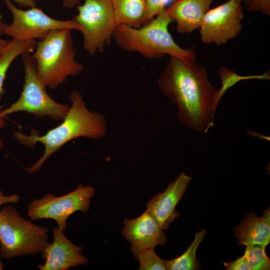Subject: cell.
I'll list each match as a JSON object with an SVG mask.
<instances>
[{
	"label": "cell",
	"instance_id": "6da1fadb",
	"mask_svg": "<svg viewBox=\"0 0 270 270\" xmlns=\"http://www.w3.org/2000/svg\"><path fill=\"white\" fill-rule=\"evenodd\" d=\"M158 82L162 94L176 105L178 120L186 127L206 133L214 126L216 106L224 94L211 84L204 67L170 56Z\"/></svg>",
	"mask_w": 270,
	"mask_h": 270
},
{
	"label": "cell",
	"instance_id": "7a4b0ae2",
	"mask_svg": "<svg viewBox=\"0 0 270 270\" xmlns=\"http://www.w3.org/2000/svg\"><path fill=\"white\" fill-rule=\"evenodd\" d=\"M72 105L62 122L40 136L32 132L30 136L20 131L14 136L21 144L34 147L37 142L44 146V153L40 160L26 169L28 174L38 172L46 160L69 141L78 137L99 140L107 133L106 120L104 115L87 108L82 94L73 90L70 94Z\"/></svg>",
	"mask_w": 270,
	"mask_h": 270
},
{
	"label": "cell",
	"instance_id": "3957f363",
	"mask_svg": "<svg viewBox=\"0 0 270 270\" xmlns=\"http://www.w3.org/2000/svg\"><path fill=\"white\" fill-rule=\"evenodd\" d=\"M172 22L165 7L152 20L139 28L118 26L113 38L120 49L138 52L150 60L168 54L188 63L195 62L196 56L192 50L180 47L170 33L168 26Z\"/></svg>",
	"mask_w": 270,
	"mask_h": 270
},
{
	"label": "cell",
	"instance_id": "277c9868",
	"mask_svg": "<svg viewBox=\"0 0 270 270\" xmlns=\"http://www.w3.org/2000/svg\"><path fill=\"white\" fill-rule=\"evenodd\" d=\"M72 30H52L37 42L32 56L38 76L46 88H56L68 76L79 75L84 70V66L76 60Z\"/></svg>",
	"mask_w": 270,
	"mask_h": 270
},
{
	"label": "cell",
	"instance_id": "5b68a950",
	"mask_svg": "<svg viewBox=\"0 0 270 270\" xmlns=\"http://www.w3.org/2000/svg\"><path fill=\"white\" fill-rule=\"evenodd\" d=\"M48 229L22 217L12 206L0 210V254L10 260L41 254L48 242Z\"/></svg>",
	"mask_w": 270,
	"mask_h": 270
},
{
	"label": "cell",
	"instance_id": "8992f818",
	"mask_svg": "<svg viewBox=\"0 0 270 270\" xmlns=\"http://www.w3.org/2000/svg\"><path fill=\"white\" fill-rule=\"evenodd\" d=\"M22 56L25 74L22 91L16 102L0 112V118L12 113L25 112L36 118L48 116L62 121L70 106L56 102L48 94L38 76L36 63L30 52Z\"/></svg>",
	"mask_w": 270,
	"mask_h": 270
},
{
	"label": "cell",
	"instance_id": "52a82bcc",
	"mask_svg": "<svg viewBox=\"0 0 270 270\" xmlns=\"http://www.w3.org/2000/svg\"><path fill=\"white\" fill-rule=\"evenodd\" d=\"M74 19L82 34L84 50L90 56L110 45L118 26L110 0H84Z\"/></svg>",
	"mask_w": 270,
	"mask_h": 270
},
{
	"label": "cell",
	"instance_id": "ba28073f",
	"mask_svg": "<svg viewBox=\"0 0 270 270\" xmlns=\"http://www.w3.org/2000/svg\"><path fill=\"white\" fill-rule=\"evenodd\" d=\"M94 192L93 186L80 184L74 190L64 196L46 194L30 202L28 216L34 220L52 219L56 222L58 227L64 232L68 227L66 220L72 214L78 211L84 214L88 212Z\"/></svg>",
	"mask_w": 270,
	"mask_h": 270
},
{
	"label": "cell",
	"instance_id": "9c48e42d",
	"mask_svg": "<svg viewBox=\"0 0 270 270\" xmlns=\"http://www.w3.org/2000/svg\"><path fill=\"white\" fill-rule=\"evenodd\" d=\"M5 2L13 18L10 24H6L4 34L13 39L41 40L55 29L70 28L80 31V28L73 18L60 20L48 16L36 6L24 10L18 8L10 1Z\"/></svg>",
	"mask_w": 270,
	"mask_h": 270
},
{
	"label": "cell",
	"instance_id": "30bf717a",
	"mask_svg": "<svg viewBox=\"0 0 270 270\" xmlns=\"http://www.w3.org/2000/svg\"><path fill=\"white\" fill-rule=\"evenodd\" d=\"M242 2V0H229L210 9L199 28L201 40L204 44L221 46L236 38L243 28Z\"/></svg>",
	"mask_w": 270,
	"mask_h": 270
},
{
	"label": "cell",
	"instance_id": "8fae6325",
	"mask_svg": "<svg viewBox=\"0 0 270 270\" xmlns=\"http://www.w3.org/2000/svg\"><path fill=\"white\" fill-rule=\"evenodd\" d=\"M53 241L48 242L41 252L45 260L39 264L41 270H66L78 265H86L88 258L82 254L84 248L76 245L65 236L58 226L52 228Z\"/></svg>",
	"mask_w": 270,
	"mask_h": 270
},
{
	"label": "cell",
	"instance_id": "7c38bea8",
	"mask_svg": "<svg viewBox=\"0 0 270 270\" xmlns=\"http://www.w3.org/2000/svg\"><path fill=\"white\" fill-rule=\"evenodd\" d=\"M192 179L182 172L170 183L164 192L157 194L147 202L146 210L162 230L168 229L175 218L180 216L176 206Z\"/></svg>",
	"mask_w": 270,
	"mask_h": 270
},
{
	"label": "cell",
	"instance_id": "4fadbf2b",
	"mask_svg": "<svg viewBox=\"0 0 270 270\" xmlns=\"http://www.w3.org/2000/svg\"><path fill=\"white\" fill-rule=\"evenodd\" d=\"M123 224L122 234L130 243L134 254L164 245L167 240L166 233L146 210L134 219L126 218Z\"/></svg>",
	"mask_w": 270,
	"mask_h": 270
},
{
	"label": "cell",
	"instance_id": "5bb4252c",
	"mask_svg": "<svg viewBox=\"0 0 270 270\" xmlns=\"http://www.w3.org/2000/svg\"><path fill=\"white\" fill-rule=\"evenodd\" d=\"M214 0H177L166 8L176 22V31L189 34L199 29L201 22L210 10Z\"/></svg>",
	"mask_w": 270,
	"mask_h": 270
},
{
	"label": "cell",
	"instance_id": "9a60e30c",
	"mask_svg": "<svg viewBox=\"0 0 270 270\" xmlns=\"http://www.w3.org/2000/svg\"><path fill=\"white\" fill-rule=\"evenodd\" d=\"M233 230L240 245L266 246L270 242V208L264 212L261 217H258L254 212L245 216Z\"/></svg>",
	"mask_w": 270,
	"mask_h": 270
},
{
	"label": "cell",
	"instance_id": "2e32d148",
	"mask_svg": "<svg viewBox=\"0 0 270 270\" xmlns=\"http://www.w3.org/2000/svg\"><path fill=\"white\" fill-rule=\"evenodd\" d=\"M118 26L139 28L146 24L145 0H110Z\"/></svg>",
	"mask_w": 270,
	"mask_h": 270
},
{
	"label": "cell",
	"instance_id": "e0dca14e",
	"mask_svg": "<svg viewBox=\"0 0 270 270\" xmlns=\"http://www.w3.org/2000/svg\"><path fill=\"white\" fill-rule=\"evenodd\" d=\"M37 44L35 39L18 40L13 39L8 41L7 44L0 52V100L1 96L4 92L3 88L4 80L8 68L17 56L26 52L34 51ZM4 106L0 104V112Z\"/></svg>",
	"mask_w": 270,
	"mask_h": 270
},
{
	"label": "cell",
	"instance_id": "ac0fdd59",
	"mask_svg": "<svg viewBox=\"0 0 270 270\" xmlns=\"http://www.w3.org/2000/svg\"><path fill=\"white\" fill-rule=\"evenodd\" d=\"M206 234V230L204 229L197 232L195 234L194 241L181 256L173 260H165L166 270H199L200 265L196 258V252Z\"/></svg>",
	"mask_w": 270,
	"mask_h": 270
},
{
	"label": "cell",
	"instance_id": "d6986e66",
	"mask_svg": "<svg viewBox=\"0 0 270 270\" xmlns=\"http://www.w3.org/2000/svg\"><path fill=\"white\" fill-rule=\"evenodd\" d=\"M266 246L261 245H248L244 254L251 270H269L270 260L267 256Z\"/></svg>",
	"mask_w": 270,
	"mask_h": 270
},
{
	"label": "cell",
	"instance_id": "ffe728a7",
	"mask_svg": "<svg viewBox=\"0 0 270 270\" xmlns=\"http://www.w3.org/2000/svg\"><path fill=\"white\" fill-rule=\"evenodd\" d=\"M134 254L139 262V270H166L165 260L156 254L153 248L144 249Z\"/></svg>",
	"mask_w": 270,
	"mask_h": 270
},
{
	"label": "cell",
	"instance_id": "44dd1931",
	"mask_svg": "<svg viewBox=\"0 0 270 270\" xmlns=\"http://www.w3.org/2000/svg\"><path fill=\"white\" fill-rule=\"evenodd\" d=\"M248 10L270 15V0H242Z\"/></svg>",
	"mask_w": 270,
	"mask_h": 270
},
{
	"label": "cell",
	"instance_id": "7402d4cb",
	"mask_svg": "<svg viewBox=\"0 0 270 270\" xmlns=\"http://www.w3.org/2000/svg\"><path fill=\"white\" fill-rule=\"evenodd\" d=\"M146 6V24L154 18L164 8L166 0H145Z\"/></svg>",
	"mask_w": 270,
	"mask_h": 270
},
{
	"label": "cell",
	"instance_id": "603a6c76",
	"mask_svg": "<svg viewBox=\"0 0 270 270\" xmlns=\"http://www.w3.org/2000/svg\"><path fill=\"white\" fill-rule=\"evenodd\" d=\"M224 265L226 270H251L244 254L236 260L224 262Z\"/></svg>",
	"mask_w": 270,
	"mask_h": 270
},
{
	"label": "cell",
	"instance_id": "cb8c5ba5",
	"mask_svg": "<svg viewBox=\"0 0 270 270\" xmlns=\"http://www.w3.org/2000/svg\"><path fill=\"white\" fill-rule=\"evenodd\" d=\"M20 200V196L16 194L5 196L4 192L0 190V207L4 204L18 203Z\"/></svg>",
	"mask_w": 270,
	"mask_h": 270
},
{
	"label": "cell",
	"instance_id": "d4e9b609",
	"mask_svg": "<svg viewBox=\"0 0 270 270\" xmlns=\"http://www.w3.org/2000/svg\"><path fill=\"white\" fill-rule=\"evenodd\" d=\"M4 1H13L22 7L32 8L36 6V0H4Z\"/></svg>",
	"mask_w": 270,
	"mask_h": 270
},
{
	"label": "cell",
	"instance_id": "484cf974",
	"mask_svg": "<svg viewBox=\"0 0 270 270\" xmlns=\"http://www.w3.org/2000/svg\"><path fill=\"white\" fill-rule=\"evenodd\" d=\"M80 0H63L62 6L67 8H72L77 5Z\"/></svg>",
	"mask_w": 270,
	"mask_h": 270
},
{
	"label": "cell",
	"instance_id": "4316f807",
	"mask_svg": "<svg viewBox=\"0 0 270 270\" xmlns=\"http://www.w3.org/2000/svg\"><path fill=\"white\" fill-rule=\"evenodd\" d=\"M6 124V122L4 118H0V130L2 128L4 127ZM4 143L3 140L0 138V149L3 148Z\"/></svg>",
	"mask_w": 270,
	"mask_h": 270
},
{
	"label": "cell",
	"instance_id": "83f0119b",
	"mask_svg": "<svg viewBox=\"0 0 270 270\" xmlns=\"http://www.w3.org/2000/svg\"><path fill=\"white\" fill-rule=\"evenodd\" d=\"M9 40L2 38L0 36V52L4 46L7 44Z\"/></svg>",
	"mask_w": 270,
	"mask_h": 270
},
{
	"label": "cell",
	"instance_id": "f1b7e54d",
	"mask_svg": "<svg viewBox=\"0 0 270 270\" xmlns=\"http://www.w3.org/2000/svg\"><path fill=\"white\" fill-rule=\"evenodd\" d=\"M5 26L6 24L3 22L2 20L0 18V36L4 34V30Z\"/></svg>",
	"mask_w": 270,
	"mask_h": 270
},
{
	"label": "cell",
	"instance_id": "f546056e",
	"mask_svg": "<svg viewBox=\"0 0 270 270\" xmlns=\"http://www.w3.org/2000/svg\"><path fill=\"white\" fill-rule=\"evenodd\" d=\"M1 256L0 254V270H2L4 267V266L1 260Z\"/></svg>",
	"mask_w": 270,
	"mask_h": 270
},
{
	"label": "cell",
	"instance_id": "4dcf8cb0",
	"mask_svg": "<svg viewBox=\"0 0 270 270\" xmlns=\"http://www.w3.org/2000/svg\"><path fill=\"white\" fill-rule=\"evenodd\" d=\"M177 0H172V2H176V1Z\"/></svg>",
	"mask_w": 270,
	"mask_h": 270
}]
</instances>
